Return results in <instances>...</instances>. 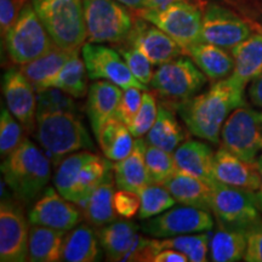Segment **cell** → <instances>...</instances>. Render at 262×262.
I'll use <instances>...</instances> for the list:
<instances>
[{"mask_svg": "<svg viewBox=\"0 0 262 262\" xmlns=\"http://www.w3.org/2000/svg\"><path fill=\"white\" fill-rule=\"evenodd\" d=\"M244 91L228 77L215 81L206 93L180 103L176 111L191 134L219 145L226 119L235 108L245 106Z\"/></svg>", "mask_w": 262, "mask_h": 262, "instance_id": "1", "label": "cell"}, {"mask_svg": "<svg viewBox=\"0 0 262 262\" xmlns=\"http://www.w3.org/2000/svg\"><path fill=\"white\" fill-rule=\"evenodd\" d=\"M6 186L24 204L37 199L51 178V160L28 139L6 156L2 163Z\"/></svg>", "mask_w": 262, "mask_h": 262, "instance_id": "2", "label": "cell"}, {"mask_svg": "<svg viewBox=\"0 0 262 262\" xmlns=\"http://www.w3.org/2000/svg\"><path fill=\"white\" fill-rule=\"evenodd\" d=\"M35 120V137L55 166L70 153L95 148L89 131L77 113H44Z\"/></svg>", "mask_w": 262, "mask_h": 262, "instance_id": "3", "label": "cell"}, {"mask_svg": "<svg viewBox=\"0 0 262 262\" xmlns=\"http://www.w3.org/2000/svg\"><path fill=\"white\" fill-rule=\"evenodd\" d=\"M57 48L81 51L86 40L83 0H31Z\"/></svg>", "mask_w": 262, "mask_h": 262, "instance_id": "4", "label": "cell"}, {"mask_svg": "<svg viewBox=\"0 0 262 262\" xmlns=\"http://www.w3.org/2000/svg\"><path fill=\"white\" fill-rule=\"evenodd\" d=\"M211 212L219 228L250 231L262 222L255 192L219 181L212 185Z\"/></svg>", "mask_w": 262, "mask_h": 262, "instance_id": "5", "label": "cell"}, {"mask_svg": "<svg viewBox=\"0 0 262 262\" xmlns=\"http://www.w3.org/2000/svg\"><path fill=\"white\" fill-rule=\"evenodd\" d=\"M6 50L15 64L28 63L56 47L35 11L27 3L5 35Z\"/></svg>", "mask_w": 262, "mask_h": 262, "instance_id": "6", "label": "cell"}, {"mask_svg": "<svg viewBox=\"0 0 262 262\" xmlns=\"http://www.w3.org/2000/svg\"><path fill=\"white\" fill-rule=\"evenodd\" d=\"M206 80V75L191 57L179 56L159 66L150 81V86L159 96L168 101L165 103L176 110L180 103L195 96Z\"/></svg>", "mask_w": 262, "mask_h": 262, "instance_id": "7", "label": "cell"}, {"mask_svg": "<svg viewBox=\"0 0 262 262\" xmlns=\"http://www.w3.org/2000/svg\"><path fill=\"white\" fill-rule=\"evenodd\" d=\"M88 42L126 41L135 19L117 0H83Z\"/></svg>", "mask_w": 262, "mask_h": 262, "instance_id": "8", "label": "cell"}, {"mask_svg": "<svg viewBox=\"0 0 262 262\" xmlns=\"http://www.w3.org/2000/svg\"><path fill=\"white\" fill-rule=\"evenodd\" d=\"M139 12L141 17L170 35L183 49V52L202 40L203 11L194 3L183 0L163 9L149 8Z\"/></svg>", "mask_w": 262, "mask_h": 262, "instance_id": "9", "label": "cell"}, {"mask_svg": "<svg viewBox=\"0 0 262 262\" xmlns=\"http://www.w3.org/2000/svg\"><path fill=\"white\" fill-rule=\"evenodd\" d=\"M222 147L248 163H257L262 150V112L245 106L229 114L221 130Z\"/></svg>", "mask_w": 262, "mask_h": 262, "instance_id": "10", "label": "cell"}, {"mask_svg": "<svg viewBox=\"0 0 262 262\" xmlns=\"http://www.w3.org/2000/svg\"><path fill=\"white\" fill-rule=\"evenodd\" d=\"M141 226L131 221H113L97 231L100 245L108 261L153 262L152 239L139 233Z\"/></svg>", "mask_w": 262, "mask_h": 262, "instance_id": "11", "label": "cell"}, {"mask_svg": "<svg viewBox=\"0 0 262 262\" xmlns=\"http://www.w3.org/2000/svg\"><path fill=\"white\" fill-rule=\"evenodd\" d=\"M212 215L194 206H176L150 217L141 226L143 233L153 238H170L175 235L201 233L214 227Z\"/></svg>", "mask_w": 262, "mask_h": 262, "instance_id": "12", "label": "cell"}, {"mask_svg": "<svg viewBox=\"0 0 262 262\" xmlns=\"http://www.w3.org/2000/svg\"><path fill=\"white\" fill-rule=\"evenodd\" d=\"M24 203L15 198L0 204V261L24 262L28 257L29 228Z\"/></svg>", "mask_w": 262, "mask_h": 262, "instance_id": "13", "label": "cell"}, {"mask_svg": "<svg viewBox=\"0 0 262 262\" xmlns=\"http://www.w3.org/2000/svg\"><path fill=\"white\" fill-rule=\"evenodd\" d=\"M83 60L88 70V75L91 80H108L118 85L122 89L139 88L143 91L148 90V86L137 80L125 60L120 57L119 51L104 47V45L86 42L81 48Z\"/></svg>", "mask_w": 262, "mask_h": 262, "instance_id": "14", "label": "cell"}, {"mask_svg": "<svg viewBox=\"0 0 262 262\" xmlns=\"http://www.w3.org/2000/svg\"><path fill=\"white\" fill-rule=\"evenodd\" d=\"M253 34L244 18L225 6L210 3L203 11L202 40L225 49H232Z\"/></svg>", "mask_w": 262, "mask_h": 262, "instance_id": "15", "label": "cell"}, {"mask_svg": "<svg viewBox=\"0 0 262 262\" xmlns=\"http://www.w3.org/2000/svg\"><path fill=\"white\" fill-rule=\"evenodd\" d=\"M83 217L80 208L60 194L56 188L48 187L35 202L28 215L31 225H39L68 232L79 225Z\"/></svg>", "mask_w": 262, "mask_h": 262, "instance_id": "16", "label": "cell"}, {"mask_svg": "<svg viewBox=\"0 0 262 262\" xmlns=\"http://www.w3.org/2000/svg\"><path fill=\"white\" fill-rule=\"evenodd\" d=\"M126 44L139 49L155 66H162L185 54L183 49L170 35L157 26L149 25L143 17L135 19Z\"/></svg>", "mask_w": 262, "mask_h": 262, "instance_id": "17", "label": "cell"}, {"mask_svg": "<svg viewBox=\"0 0 262 262\" xmlns=\"http://www.w3.org/2000/svg\"><path fill=\"white\" fill-rule=\"evenodd\" d=\"M35 88L21 70L6 71L3 75V94L9 111L28 133L34 130L37 119V94Z\"/></svg>", "mask_w": 262, "mask_h": 262, "instance_id": "18", "label": "cell"}, {"mask_svg": "<svg viewBox=\"0 0 262 262\" xmlns=\"http://www.w3.org/2000/svg\"><path fill=\"white\" fill-rule=\"evenodd\" d=\"M215 179L225 185L256 192L261 176L257 163H248L221 146L214 157Z\"/></svg>", "mask_w": 262, "mask_h": 262, "instance_id": "19", "label": "cell"}, {"mask_svg": "<svg viewBox=\"0 0 262 262\" xmlns=\"http://www.w3.org/2000/svg\"><path fill=\"white\" fill-rule=\"evenodd\" d=\"M122 95V88L108 80H96L90 85L88 91L86 114L96 139L100 136L104 124L116 117Z\"/></svg>", "mask_w": 262, "mask_h": 262, "instance_id": "20", "label": "cell"}, {"mask_svg": "<svg viewBox=\"0 0 262 262\" xmlns=\"http://www.w3.org/2000/svg\"><path fill=\"white\" fill-rule=\"evenodd\" d=\"M114 171L113 168L107 172L104 179L93 189L83 202L79 208L85 221L95 227H102L104 225L111 224L118 219L113 204L114 196Z\"/></svg>", "mask_w": 262, "mask_h": 262, "instance_id": "21", "label": "cell"}, {"mask_svg": "<svg viewBox=\"0 0 262 262\" xmlns=\"http://www.w3.org/2000/svg\"><path fill=\"white\" fill-rule=\"evenodd\" d=\"M147 145V141L137 137L133 152L126 158L113 164L114 179L119 189L139 193L150 183L146 165Z\"/></svg>", "mask_w": 262, "mask_h": 262, "instance_id": "22", "label": "cell"}, {"mask_svg": "<svg viewBox=\"0 0 262 262\" xmlns=\"http://www.w3.org/2000/svg\"><path fill=\"white\" fill-rule=\"evenodd\" d=\"M214 157L215 153L206 143L194 140L181 143L173 152L179 170L204 180L210 185L217 181L214 173Z\"/></svg>", "mask_w": 262, "mask_h": 262, "instance_id": "23", "label": "cell"}, {"mask_svg": "<svg viewBox=\"0 0 262 262\" xmlns=\"http://www.w3.org/2000/svg\"><path fill=\"white\" fill-rule=\"evenodd\" d=\"M185 54H187L206 78L214 83L226 79L233 72L234 58L225 48L201 41L186 49Z\"/></svg>", "mask_w": 262, "mask_h": 262, "instance_id": "24", "label": "cell"}, {"mask_svg": "<svg viewBox=\"0 0 262 262\" xmlns=\"http://www.w3.org/2000/svg\"><path fill=\"white\" fill-rule=\"evenodd\" d=\"M231 54L234 68L229 78L245 89L262 72V33H255L239 42L231 49Z\"/></svg>", "mask_w": 262, "mask_h": 262, "instance_id": "25", "label": "cell"}, {"mask_svg": "<svg viewBox=\"0 0 262 262\" xmlns=\"http://www.w3.org/2000/svg\"><path fill=\"white\" fill-rule=\"evenodd\" d=\"M176 202L211 211L212 185L181 170L164 183Z\"/></svg>", "mask_w": 262, "mask_h": 262, "instance_id": "26", "label": "cell"}, {"mask_svg": "<svg viewBox=\"0 0 262 262\" xmlns=\"http://www.w3.org/2000/svg\"><path fill=\"white\" fill-rule=\"evenodd\" d=\"M185 139L186 134L178 122L175 108L168 103L160 104L156 122L147 133V143L173 153Z\"/></svg>", "mask_w": 262, "mask_h": 262, "instance_id": "27", "label": "cell"}, {"mask_svg": "<svg viewBox=\"0 0 262 262\" xmlns=\"http://www.w3.org/2000/svg\"><path fill=\"white\" fill-rule=\"evenodd\" d=\"M66 232L39 225H31L28 239V261H61Z\"/></svg>", "mask_w": 262, "mask_h": 262, "instance_id": "28", "label": "cell"}, {"mask_svg": "<svg viewBox=\"0 0 262 262\" xmlns=\"http://www.w3.org/2000/svg\"><path fill=\"white\" fill-rule=\"evenodd\" d=\"M97 233L89 225H79L66 234L61 261L95 262L101 258Z\"/></svg>", "mask_w": 262, "mask_h": 262, "instance_id": "29", "label": "cell"}, {"mask_svg": "<svg viewBox=\"0 0 262 262\" xmlns=\"http://www.w3.org/2000/svg\"><path fill=\"white\" fill-rule=\"evenodd\" d=\"M88 70L84 60H80L79 52L74 54L62 66L56 73L41 84L38 90L47 88H57L70 94L74 98H83L88 94Z\"/></svg>", "mask_w": 262, "mask_h": 262, "instance_id": "30", "label": "cell"}, {"mask_svg": "<svg viewBox=\"0 0 262 262\" xmlns=\"http://www.w3.org/2000/svg\"><path fill=\"white\" fill-rule=\"evenodd\" d=\"M133 137L126 124L114 117L104 124L96 140L106 158L119 162L133 152L135 145Z\"/></svg>", "mask_w": 262, "mask_h": 262, "instance_id": "31", "label": "cell"}, {"mask_svg": "<svg viewBox=\"0 0 262 262\" xmlns=\"http://www.w3.org/2000/svg\"><path fill=\"white\" fill-rule=\"evenodd\" d=\"M248 231L220 228L210 238L209 257L214 262H237L244 260Z\"/></svg>", "mask_w": 262, "mask_h": 262, "instance_id": "32", "label": "cell"}, {"mask_svg": "<svg viewBox=\"0 0 262 262\" xmlns=\"http://www.w3.org/2000/svg\"><path fill=\"white\" fill-rule=\"evenodd\" d=\"M209 243H210V237L206 232L175 235V237L164 239H152L153 248L157 254L163 249H173V250H178L186 255L188 261L191 262L208 261Z\"/></svg>", "mask_w": 262, "mask_h": 262, "instance_id": "33", "label": "cell"}, {"mask_svg": "<svg viewBox=\"0 0 262 262\" xmlns=\"http://www.w3.org/2000/svg\"><path fill=\"white\" fill-rule=\"evenodd\" d=\"M77 52L79 51L71 52L54 47L42 56L35 58L28 63L19 66V70L28 78L33 86L35 88V90H38L45 80L56 73L62 66Z\"/></svg>", "mask_w": 262, "mask_h": 262, "instance_id": "34", "label": "cell"}, {"mask_svg": "<svg viewBox=\"0 0 262 262\" xmlns=\"http://www.w3.org/2000/svg\"><path fill=\"white\" fill-rule=\"evenodd\" d=\"M95 155L91 152H79L71 155L67 158L62 159L58 164L54 176L55 188L60 192L62 196L71 202H75V187H77L78 175L80 169L86 162L93 158Z\"/></svg>", "mask_w": 262, "mask_h": 262, "instance_id": "35", "label": "cell"}, {"mask_svg": "<svg viewBox=\"0 0 262 262\" xmlns=\"http://www.w3.org/2000/svg\"><path fill=\"white\" fill-rule=\"evenodd\" d=\"M137 194L141 202L139 214H137V219L140 220H148L150 217H155L169 210L176 203V199L164 185L149 183Z\"/></svg>", "mask_w": 262, "mask_h": 262, "instance_id": "36", "label": "cell"}, {"mask_svg": "<svg viewBox=\"0 0 262 262\" xmlns=\"http://www.w3.org/2000/svg\"><path fill=\"white\" fill-rule=\"evenodd\" d=\"M146 165L149 182L155 185H164L179 170L173 153L150 145L146 149Z\"/></svg>", "mask_w": 262, "mask_h": 262, "instance_id": "37", "label": "cell"}, {"mask_svg": "<svg viewBox=\"0 0 262 262\" xmlns=\"http://www.w3.org/2000/svg\"><path fill=\"white\" fill-rule=\"evenodd\" d=\"M78 104L73 96L57 88L37 90V116L44 113H78Z\"/></svg>", "mask_w": 262, "mask_h": 262, "instance_id": "38", "label": "cell"}, {"mask_svg": "<svg viewBox=\"0 0 262 262\" xmlns=\"http://www.w3.org/2000/svg\"><path fill=\"white\" fill-rule=\"evenodd\" d=\"M22 124L9 111L3 107L0 114V155L3 159L15 150L24 141L22 137Z\"/></svg>", "mask_w": 262, "mask_h": 262, "instance_id": "39", "label": "cell"}, {"mask_svg": "<svg viewBox=\"0 0 262 262\" xmlns=\"http://www.w3.org/2000/svg\"><path fill=\"white\" fill-rule=\"evenodd\" d=\"M157 116H158V107H157L156 94L147 90L146 93H143L142 103L135 119L127 126L133 136L137 139L148 133L156 122Z\"/></svg>", "mask_w": 262, "mask_h": 262, "instance_id": "40", "label": "cell"}, {"mask_svg": "<svg viewBox=\"0 0 262 262\" xmlns=\"http://www.w3.org/2000/svg\"><path fill=\"white\" fill-rule=\"evenodd\" d=\"M118 51L124 57L127 67L137 78V80L145 85L150 84L153 75H155L152 70V62L139 49L130 44H127V47L118 48Z\"/></svg>", "mask_w": 262, "mask_h": 262, "instance_id": "41", "label": "cell"}, {"mask_svg": "<svg viewBox=\"0 0 262 262\" xmlns=\"http://www.w3.org/2000/svg\"><path fill=\"white\" fill-rule=\"evenodd\" d=\"M142 89L139 88H129L124 89V93L120 98L119 106H118L116 117L120 119L127 126L135 119L137 112H139L141 103H142Z\"/></svg>", "mask_w": 262, "mask_h": 262, "instance_id": "42", "label": "cell"}, {"mask_svg": "<svg viewBox=\"0 0 262 262\" xmlns=\"http://www.w3.org/2000/svg\"><path fill=\"white\" fill-rule=\"evenodd\" d=\"M113 204L118 216L123 219H133L136 214H139L141 202L137 193L119 189L114 193Z\"/></svg>", "mask_w": 262, "mask_h": 262, "instance_id": "43", "label": "cell"}, {"mask_svg": "<svg viewBox=\"0 0 262 262\" xmlns=\"http://www.w3.org/2000/svg\"><path fill=\"white\" fill-rule=\"evenodd\" d=\"M28 0H0V29L3 38L17 19Z\"/></svg>", "mask_w": 262, "mask_h": 262, "instance_id": "44", "label": "cell"}, {"mask_svg": "<svg viewBox=\"0 0 262 262\" xmlns=\"http://www.w3.org/2000/svg\"><path fill=\"white\" fill-rule=\"evenodd\" d=\"M244 261L262 262V228L256 227L248 231Z\"/></svg>", "mask_w": 262, "mask_h": 262, "instance_id": "45", "label": "cell"}, {"mask_svg": "<svg viewBox=\"0 0 262 262\" xmlns=\"http://www.w3.org/2000/svg\"><path fill=\"white\" fill-rule=\"evenodd\" d=\"M186 255L173 249H163L153 258V262H187Z\"/></svg>", "mask_w": 262, "mask_h": 262, "instance_id": "46", "label": "cell"}, {"mask_svg": "<svg viewBox=\"0 0 262 262\" xmlns=\"http://www.w3.org/2000/svg\"><path fill=\"white\" fill-rule=\"evenodd\" d=\"M249 96L255 106L262 108V72L251 81L249 88Z\"/></svg>", "mask_w": 262, "mask_h": 262, "instance_id": "47", "label": "cell"}, {"mask_svg": "<svg viewBox=\"0 0 262 262\" xmlns=\"http://www.w3.org/2000/svg\"><path fill=\"white\" fill-rule=\"evenodd\" d=\"M120 4L125 5L126 8L136 10V11H141V10H146L152 8L148 0H117Z\"/></svg>", "mask_w": 262, "mask_h": 262, "instance_id": "48", "label": "cell"}, {"mask_svg": "<svg viewBox=\"0 0 262 262\" xmlns=\"http://www.w3.org/2000/svg\"><path fill=\"white\" fill-rule=\"evenodd\" d=\"M257 166H258V171H260L261 182H260V187H258L257 191L255 192V196H256L257 206L262 214V155H260V157H258V159H257Z\"/></svg>", "mask_w": 262, "mask_h": 262, "instance_id": "49", "label": "cell"}, {"mask_svg": "<svg viewBox=\"0 0 262 262\" xmlns=\"http://www.w3.org/2000/svg\"><path fill=\"white\" fill-rule=\"evenodd\" d=\"M150 3V5H152V8H156V9H163V8H166V6L172 4V3H176V2H183V0H148ZM188 2H192V0H188Z\"/></svg>", "mask_w": 262, "mask_h": 262, "instance_id": "50", "label": "cell"}, {"mask_svg": "<svg viewBox=\"0 0 262 262\" xmlns=\"http://www.w3.org/2000/svg\"><path fill=\"white\" fill-rule=\"evenodd\" d=\"M257 228H262V222H261V224H260V225H258V226H257Z\"/></svg>", "mask_w": 262, "mask_h": 262, "instance_id": "51", "label": "cell"}, {"mask_svg": "<svg viewBox=\"0 0 262 262\" xmlns=\"http://www.w3.org/2000/svg\"><path fill=\"white\" fill-rule=\"evenodd\" d=\"M228 2H232V0H228Z\"/></svg>", "mask_w": 262, "mask_h": 262, "instance_id": "52", "label": "cell"}]
</instances>
